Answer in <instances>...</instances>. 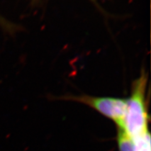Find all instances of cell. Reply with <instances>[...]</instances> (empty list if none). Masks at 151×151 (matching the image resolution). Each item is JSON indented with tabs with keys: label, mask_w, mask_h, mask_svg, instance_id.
<instances>
[{
	"label": "cell",
	"mask_w": 151,
	"mask_h": 151,
	"mask_svg": "<svg viewBox=\"0 0 151 151\" xmlns=\"http://www.w3.org/2000/svg\"><path fill=\"white\" fill-rule=\"evenodd\" d=\"M148 74L142 70L132 84L130 96L127 99V106L125 129L134 139L148 131L147 88Z\"/></svg>",
	"instance_id": "6da1fadb"
},
{
	"label": "cell",
	"mask_w": 151,
	"mask_h": 151,
	"mask_svg": "<svg viewBox=\"0 0 151 151\" xmlns=\"http://www.w3.org/2000/svg\"><path fill=\"white\" fill-rule=\"evenodd\" d=\"M117 142L119 151H135L134 140L125 129L118 128Z\"/></svg>",
	"instance_id": "3957f363"
},
{
	"label": "cell",
	"mask_w": 151,
	"mask_h": 151,
	"mask_svg": "<svg viewBox=\"0 0 151 151\" xmlns=\"http://www.w3.org/2000/svg\"><path fill=\"white\" fill-rule=\"evenodd\" d=\"M0 27L6 32L13 34L17 31V27L0 15Z\"/></svg>",
	"instance_id": "5b68a950"
},
{
	"label": "cell",
	"mask_w": 151,
	"mask_h": 151,
	"mask_svg": "<svg viewBox=\"0 0 151 151\" xmlns=\"http://www.w3.org/2000/svg\"><path fill=\"white\" fill-rule=\"evenodd\" d=\"M135 151H150V138L149 131L134 139Z\"/></svg>",
	"instance_id": "277c9868"
},
{
	"label": "cell",
	"mask_w": 151,
	"mask_h": 151,
	"mask_svg": "<svg viewBox=\"0 0 151 151\" xmlns=\"http://www.w3.org/2000/svg\"><path fill=\"white\" fill-rule=\"evenodd\" d=\"M64 100L79 102L90 106L101 115L112 120L116 124L118 128L125 129L127 99L81 95L65 96Z\"/></svg>",
	"instance_id": "7a4b0ae2"
}]
</instances>
